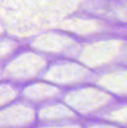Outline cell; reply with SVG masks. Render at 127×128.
I'll return each mask as SVG.
<instances>
[]
</instances>
